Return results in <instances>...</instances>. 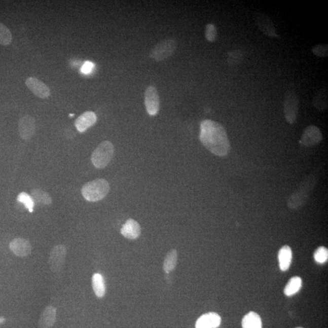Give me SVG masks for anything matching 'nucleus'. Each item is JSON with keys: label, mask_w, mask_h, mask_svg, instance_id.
Listing matches in <instances>:
<instances>
[{"label": "nucleus", "mask_w": 328, "mask_h": 328, "mask_svg": "<svg viewBox=\"0 0 328 328\" xmlns=\"http://www.w3.org/2000/svg\"><path fill=\"white\" fill-rule=\"evenodd\" d=\"M12 35L11 30L4 24L0 23V45L8 46L11 44Z\"/></svg>", "instance_id": "25"}, {"label": "nucleus", "mask_w": 328, "mask_h": 328, "mask_svg": "<svg viewBox=\"0 0 328 328\" xmlns=\"http://www.w3.org/2000/svg\"><path fill=\"white\" fill-rule=\"evenodd\" d=\"M176 47V42L174 40H165L155 46L150 53V57L156 62H161L172 56Z\"/></svg>", "instance_id": "5"}, {"label": "nucleus", "mask_w": 328, "mask_h": 328, "mask_svg": "<svg viewBox=\"0 0 328 328\" xmlns=\"http://www.w3.org/2000/svg\"><path fill=\"white\" fill-rule=\"evenodd\" d=\"M66 257V248L63 245H57L51 250L49 258V266L53 272L62 271Z\"/></svg>", "instance_id": "7"}, {"label": "nucleus", "mask_w": 328, "mask_h": 328, "mask_svg": "<svg viewBox=\"0 0 328 328\" xmlns=\"http://www.w3.org/2000/svg\"><path fill=\"white\" fill-rule=\"evenodd\" d=\"M17 201L21 202L25 205L26 208L29 210L30 213L33 211V207H34V201L29 195L25 192H21L17 197Z\"/></svg>", "instance_id": "26"}, {"label": "nucleus", "mask_w": 328, "mask_h": 328, "mask_svg": "<svg viewBox=\"0 0 328 328\" xmlns=\"http://www.w3.org/2000/svg\"><path fill=\"white\" fill-rule=\"evenodd\" d=\"M32 198L37 203L42 205H50L52 203V198L48 193L41 189H33L31 192Z\"/></svg>", "instance_id": "23"}, {"label": "nucleus", "mask_w": 328, "mask_h": 328, "mask_svg": "<svg viewBox=\"0 0 328 328\" xmlns=\"http://www.w3.org/2000/svg\"><path fill=\"white\" fill-rule=\"evenodd\" d=\"M297 328H303V327H297Z\"/></svg>", "instance_id": "34"}, {"label": "nucleus", "mask_w": 328, "mask_h": 328, "mask_svg": "<svg viewBox=\"0 0 328 328\" xmlns=\"http://www.w3.org/2000/svg\"><path fill=\"white\" fill-rule=\"evenodd\" d=\"M9 248L15 256L20 257L28 256L32 250L29 242L21 238H15L12 240L9 244Z\"/></svg>", "instance_id": "13"}, {"label": "nucleus", "mask_w": 328, "mask_h": 328, "mask_svg": "<svg viewBox=\"0 0 328 328\" xmlns=\"http://www.w3.org/2000/svg\"><path fill=\"white\" fill-rule=\"evenodd\" d=\"M6 321V319L4 317H0V324L4 323Z\"/></svg>", "instance_id": "32"}, {"label": "nucleus", "mask_w": 328, "mask_h": 328, "mask_svg": "<svg viewBox=\"0 0 328 328\" xmlns=\"http://www.w3.org/2000/svg\"><path fill=\"white\" fill-rule=\"evenodd\" d=\"M222 322V318L215 312H208L201 315L196 322V328H217Z\"/></svg>", "instance_id": "14"}, {"label": "nucleus", "mask_w": 328, "mask_h": 328, "mask_svg": "<svg viewBox=\"0 0 328 328\" xmlns=\"http://www.w3.org/2000/svg\"><path fill=\"white\" fill-rule=\"evenodd\" d=\"M256 23L259 29L266 36L272 38H277L278 35L276 30L274 23L269 17L265 14L260 13L256 14Z\"/></svg>", "instance_id": "12"}, {"label": "nucleus", "mask_w": 328, "mask_h": 328, "mask_svg": "<svg viewBox=\"0 0 328 328\" xmlns=\"http://www.w3.org/2000/svg\"><path fill=\"white\" fill-rule=\"evenodd\" d=\"M35 119L29 115L23 116L18 122V131L21 139L28 140L33 137L35 131Z\"/></svg>", "instance_id": "9"}, {"label": "nucleus", "mask_w": 328, "mask_h": 328, "mask_svg": "<svg viewBox=\"0 0 328 328\" xmlns=\"http://www.w3.org/2000/svg\"><path fill=\"white\" fill-rule=\"evenodd\" d=\"M299 99L293 91L287 92L284 102V114L290 124L295 123L299 113Z\"/></svg>", "instance_id": "6"}, {"label": "nucleus", "mask_w": 328, "mask_h": 328, "mask_svg": "<svg viewBox=\"0 0 328 328\" xmlns=\"http://www.w3.org/2000/svg\"><path fill=\"white\" fill-rule=\"evenodd\" d=\"M97 116L93 112H86L79 116L75 122V126L79 132L84 133L96 124Z\"/></svg>", "instance_id": "15"}, {"label": "nucleus", "mask_w": 328, "mask_h": 328, "mask_svg": "<svg viewBox=\"0 0 328 328\" xmlns=\"http://www.w3.org/2000/svg\"><path fill=\"white\" fill-rule=\"evenodd\" d=\"M110 190V185L106 180L97 179L85 184L82 189V194L86 200L96 202L105 198Z\"/></svg>", "instance_id": "2"}, {"label": "nucleus", "mask_w": 328, "mask_h": 328, "mask_svg": "<svg viewBox=\"0 0 328 328\" xmlns=\"http://www.w3.org/2000/svg\"><path fill=\"white\" fill-rule=\"evenodd\" d=\"M115 149L110 141H103L95 149L91 156V162L97 168H105L114 155Z\"/></svg>", "instance_id": "4"}, {"label": "nucleus", "mask_w": 328, "mask_h": 328, "mask_svg": "<svg viewBox=\"0 0 328 328\" xmlns=\"http://www.w3.org/2000/svg\"><path fill=\"white\" fill-rule=\"evenodd\" d=\"M93 66L94 65L93 63L87 62L84 64V66H82L81 69L82 72L85 74L90 73L92 69H93Z\"/></svg>", "instance_id": "31"}, {"label": "nucleus", "mask_w": 328, "mask_h": 328, "mask_svg": "<svg viewBox=\"0 0 328 328\" xmlns=\"http://www.w3.org/2000/svg\"><path fill=\"white\" fill-rule=\"evenodd\" d=\"M217 30L213 24H208L205 27V37L208 42H214L216 41Z\"/></svg>", "instance_id": "29"}, {"label": "nucleus", "mask_w": 328, "mask_h": 328, "mask_svg": "<svg viewBox=\"0 0 328 328\" xmlns=\"http://www.w3.org/2000/svg\"><path fill=\"white\" fill-rule=\"evenodd\" d=\"M145 105L147 113L150 116H156L160 108V99L157 90L150 86L145 92Z\"/></svg>", "instance_id": "8"}, {"label": "nucleus", "mask_w": 328, "mask_h": 328, "mask_svg": "<svg viewBox=\"0 0 328 328\" xmlns=\"http://www.w3.org/2000/svg\"><path fill=\"white\" fill-rule=\"evenodd\" d=\"M74 115H70L69 116H73Z\"/></svg>", "instance_id": "33"}, {"label": "nucleus", "mask_w": 328, "mask_h": 328, "mask_svg": "<svg viewBox=\"0 0 328 328\" xmlns=\"http://www.w3.org/2000/svg\"><path fill=\"white\" fill-rule=\"evenodd\" d=\"M200 130L199 139L208 151L220 157L229 154L231 144L222 124L211 120H204L201 122Z\"/></svg>", "instance_id": "1"}, {"label": "nucleus", "mask_w": 328, "mask_h": 328, "mask_svg": "<svg viewBox=\"0 0 328 328\" xmlns=\"http://www.w3.org/2000/svg\"><path fill=\"white\" fill-rule=\"evenodd\" d=\"M327 90L326 89H321L315 94L312 103L318 111L323 112L327 109Z\"/></svg>", "instance_id": "20"}, {"label": "nucleus", "mask_w": 328, "mask_h": 328, "mask_svg": "<svg viewBox=\"0 0 328 328\" xmlns=\"http://www.w3.org/2000/svg\"><path fill=\"white\" fill-rule=\"evenodd\" d=\"M243 58V53L241 51H234L228 53V63L231 65H238Z\"/></svg>", "instance_id": "28"}, {"label": "nucleus", "mask_w": 328, "mask_h": 328, "mask_svg": "<svg viewBox=\"0 0 328 328\" xmlns=\"http://www.w3.org/2000/svg\"><path fill=\"white\" fill-rule=\"evenodd\" d=\"M243 328H262V321L256 312H250L247 314L242 320Z\"/></svg>", "instance_id": "19"}, {"label": "nucleus", "mask_w": 328, "mask_h": 328, "mask_svg": "<svg viewBox=\"0 0 328 328\" xmlns=\"http://www.w3.org/2000/svg\"><path fill=\"white\" fill-rule=\"evenodd\" d=\"M315 261L318 263L323 264L327 261L328 250L327 248L321 246L315 250L314 254Z\"/></svg>", "instance_id": "27"}, {"label": "nucleus", "mask_w": 328, "mask_h": 328, "mask_svg": "<svg viewBox=\"0 0 328 328\" xmlns=\"http://www.w3.org/2000/svg\"><path fill=\"white\" fill-rule=\"evenodd\" d=\"M302 286V278L299 277H294L290 279L286 286H285L284 293L286 296H293L299 292Z\"/></svg>", "instance_id": "22"}, {"label": "nucleus", "mask_w": 328, "mask_h": 328, "mask_svg": "<svg viewBox=\"0 0 328 328\" xmlns=\"http://www.w3.org/2000/svg\"><path fill=\"white\" fill-rule=\"evenodd\" d=\"M177 253L176 250H171L167 253L164 262V271L168 274L175 269L177 265Z\"/></svg>", "instance_id": "24"}, {"label": "nucleus", "mask_w": 328, "mask_h": 328, "mask_svg": "<svg viewBox=\"0 0 328 328\" xmlns=\"http://www.w3.org/2000/svg\"><path fill=\"white\" fill-rule=\"evenodd\" d=\"M121 232L124 237L129 240H135L140 235V226L136 221L129 219L122 226Z\"/></svg>", "instance_id": "17"}, {"label": "nucleus", "mask_w": 328, "mask_h": 328, "mask_svg": "<svg viewBox=\"0 0 328 328\" xmlns=\"http://www.w3.org/2000/svg\"><path fill=\"white\" fill-rule=\"evenodd\" d=\"M25 84L30 91H32L35 96L41 98V99H47L50 96V88L41 80L30 77L26 79Z\"/></svg>", "instance_id": "10"}, {"label": "nucleus", "mask_w": 328, "mask_h": 328, "mask_svg": "<svg viewBox=\"0 0 328 328\" xmlns=\"http://www.w3.org/2000/svg\"><path fill=\"white\" fill-rule=\"evenodd\" d=\"M278 261L282 271H286L290 268L293 259V252L288 246L282 247L278 252Z\"/></svg>", "instance_id": "18"}, {"label": "nucleus", "mask_w": 328, "mask_h": 328, "mask_svg": "<svg viewBox=\"0 0 328 328\" xmlns=\"http://www.w3.org/2000/svg\"><path fill=\"white\" fill-rule=\"evenodd\" d=\"M92 285L94 292L98 298H102L105 295L106 287L102 275L95 274L92 278Z\"/></svg>", "instance_id": "21"}, {"label": "nucleus", "mask_w": 328, "mask_h": 328, "mask_svg": "<svg viewBox=\"0 0 328 328\" xmlns=\"http://www.w3.org/2000/svg\"><path fill=\"white\" fill-rule=\"evenodd\" d=\"M322 134L319 128L311 125L303 132L300 143L306 147L314 146L319 143L322 140Z\"/></svg>", "instance_id": "11"}, {"label": "nucleus", "mask_w": 328, "mask_h": 328, "mask_svg": "<svg viewBox=\"0 0 328 328\" xmlns=\"http://www.w3.org/2000/svg\"><path fill=\"white\" fill-rule=\"evenodd\" d=\"M315 184V177L310 176L303 181L299 190L290 196L287 201V205L292 209H299L306 204L309 198V195Z\"/></svg>", "instance_id": "3"}, {"label": "nucleus", "mask_w": 328, "mask_h": 328, "mask_svg": "<svg viewBox=\"0 0 328 328\" xmlns=\"http://www.w3.org/2000/svg\"><path fill=\"white\" fill-rule=\"evenodd\" d=\"M312 53L319 57H326L328 55V46L327 44L318 45L312 49Z\"/></svg>", "instance_id": "30"}, {"label": "nucleus", "mask_w": 328, "mask_h": 328, "mask_svg": "<svg viewBox=\"0 0 328 328\" xmlns=\"http://www.w3.org/2000/svg\"><path fill=\"white\" fill-rule=\"evenodd\" d=\"M57 310L53 306H48L44 309L39 321V328H51L56 321Z\"/></svg>", "instance_id": "16"}]
</instances>
